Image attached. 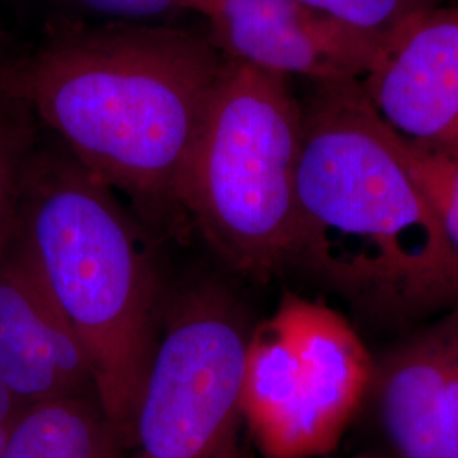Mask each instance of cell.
Here are the masks:
<instances>
[{"mask_svg":"<svg viewBox=\"0 0 458 458\" xmlns=\"http://www.w3.org/2000/svg\"><path fill=\"white\" fill-rule=\"evenodd\" d=\"M301 106L297 263L377 316L458 306V260L360 81L311 83Z\"/></svg>","mask_w":458,"mask_h":458,"instance_id":"cell-1","label":"cell"},{"mask_svg":"<svg viewBox=\"0 0 458 458\" xmlns=\"http://www.w3.org/2000/svg\"><path fill=\"white\" fill-rule=\"evenodd\" d=\"M223 65L208 34L151 22L56 39L0 68L43 130L141 213L164 219L182 208Z\"/></svg>","mask_w":458,"mask_h":458,"instance_id":"cell-2","label":"cell"},{"mask_svg":"<svg viewBox=\"0 0 458 458\" xmlns=\"http://www.w3.org/2000/svg\"><path fill=\"white\" fill-rule=\"evenodd\" d=\"M9 240L79 336L98 403L131 454L136 411L162 327L157 276L136 225L107 183L41 132Z\"/></svg>","mask_w":458,"mask_h":458,"instance_id":"cell-3","label":"cell"},{"mask_svg":"<svg viewBox=\"0 0 458 458\" xmlns=\"http://www.w3.org/2000/svg\"><path fill=\"white\" fill-rule=\"evenodd\" d=\"M302 106L291 79L225 58L197 134L181 206L234 270L297 263Z\"/></svg>","mask_w":458,"mask_h":458,"instance_id":"cell-4","label":"cell"},{"mask_svg":"<svg viewBox=\"0 0 458 458\" xmlns=\"http://www.w3.org/2000/svg\"><path fill=\"white\" fill-rule=\"evenodd\" d=\"M374 361L342 314L284 294L251 329L242 418L265 458L331 454L370 393Z\"/></svg>","mask_w":458,"mask_h":458,"instance_id":"cell-5","label":"cell"},{"mask_svg":"<svg viewBox=\"0 0 458 458\" xmlns=\"http://www.w3.org/2000/svg\"><path fill=\"white\" fill-rule=\"evenodd\" d=\"M251 329L236 299L204 284L166 312L132 431L131 458H199L242 438Z\"/></svg>","mask_w":458,"mask_h":458,"instance_id":"cell-6","label":"cell"},{"mask_svg":"<svg viewBox=\"0 0 458 458\" xmlns=\"http://www.w3.org/2000/svg\"><path fill=\"white\" fill-rule=\"evenodd\" d=\"M208 22L225 58L310 83L361 82L389 49L299 0H219Z\"/></svg>","mask_w":458,"mask_h":458,"instance_id":"cell-7","label":"cell"},{"mask_svg":"<svg viewBox=\"0 0 458 458\" xmlns=\"http://www.w3.org/2000/svg\"><path fill=\"white\" fill-rule=\"evenodd\" d=\"M0 386L26 408L66 397H98L79 336L11 240L0 251Z\"/></svg>","mask_w":458,"mask_h":458,"instance_id":"cell-8","label":"cell"},{"mask_svg":"<svg viewBox=\"0 0 458 458\" xmlns=\"http://www.w3.org/2000/svg\"><path fill=\"white\" fill-rule=\"evenodd\" d=\"M370 393L393 458H458V308L374 363Z\"/></svg>","mask_w":458,"mask_h":458,"instance_id":"cell-9","label":"cell"},{"mask_svg":"<svg viewBox=\"0 0 458 458\" xmlns=\"http://www.w3.org/2000/svg\"><path fill=\"white\" fill-rule=\"evenodd\" d=\"M361 85L393 130L458 157L457 5L416 21Z\"/></svg>","mask_w":458,"mask_h":458,"instance_id":"cell-10","label":"cell"},{"mask_svg":"<svg viewBox=\"0 0 458 458\" xmlns=\"http://www.w3.org/2000/svg\"><path fill=\"white\" fill-rule=\"evenodd\" d=\"M128 446L98 397H66L26 408L0 458H128Z\"/></svg>","mask_w":458,"mask_h":458,"instance_id":"cell-11","label":"cell"},{"mask_svg":"<svg viewBox=\"0 0 458 458\" xmlns=\"http://www.w3.org/2000/svg\"><path fill=\"white\" fill-rule=\"evenodd\" d=\"M41 130L33 109L11 87L0 68V251L14 228L24 170Z\"/></svg>","mask_w":458,"mask_h":458,"instance_id":"cell-12","label":"cell"},{"mask_svg":"<svg viewBox=\"0 0 458 458\" xmlns=\"http://www.w3.org/2000/svg\"><path fill=\"white\" fill-rule=\"evenodd\" d=\"M399 149L458 260V157L403 134Z\"/></svg>","mask_w":458,"mask_h":458,"instance_id":"cell-13","label":"cell"},{"mask_svg":"<svg viewBox=\"0 0 458 458\" xmlns=\"http://www.w3.org/2000/svg\"><path fill=\"white\" fill-rule=\"evenodd\" d=\"M389 45L421 17L440 7V0H299Z\"/></svg>","mask_w":458,"mask_h":458,"instance_id":"cell-14","label":"cell"},{"mask_svg":"<svg viewBox=\"0 0 458 458\" xmlns=\"http://www.w3.org/2000/svg\"><path fill=\"white\" fill-rule=\"evenodd\" d=\"M85 11L100 16L151 24L181 14L185 11L179 0H72Z\"/></svg>","mask_w":458,"mask_h":458,"instance_id":"cell-15","label":"cell"},{"mask_svg":"<svg viewBox=\"0 0 458 458\" xmlns=\"http://www.w3.org/2000/svg\"><path fill=\"white\" fill-rule=\"evenodd\" d=\"M24 410L26 406H22L13 394L0 386V454Z\"/></svg>","mask_w":458,"mask_h":458,"instance_id":"cell-16","label":"cell"},{"mask_svg":"<svg viewBox=\"0 0 458 458\" xmlns=\"http://www.w3.org/2000/svg\"><path fill=\"white\" fill-rule=\"evenodd\" d=\"M179 2L185 7V11H194L206 19L213 14L214 9L219 4V0H179Z\"/></svg>","mask_w":458,"mask_h":458,"instance_id":"cell-17","label":"cell"},{"mask_svg":"<svg viewBox=\"0 0 458 458\" xmlns=\"http://www.w3.org/2000/svg\"><path fill=\"white\" fill-rule=\"evenodd\" d=\"M359 458H380V457H369V455H363V457H359Z\"/></svg>","mask_w":458,"mask_h":458,"instance_id":"cell-18","label":"cell"},{"mask_svg":"<svg viewBox=\"0 0 458 458\" xmlns=\"http://www.w3.org/2000/svg\"><path fill=\"white\" fill-rule=\"evenodd\" d=\"M455 5H457V7H458V4H455Z\"/></svg>","mask_w":458,"mask_h":458,"instance_id":"cell-19","label":"cell"}]
</instances>
